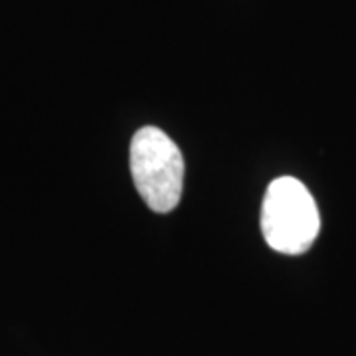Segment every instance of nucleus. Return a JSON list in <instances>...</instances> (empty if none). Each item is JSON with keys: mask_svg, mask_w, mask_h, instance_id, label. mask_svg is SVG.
Here are the masks:
<instances>
[{"mask_svg": "<svg viewBox=\"0 0 356 356\" xmlns=\"http://www.w3.org/2000/svg\"><path fill=\"white\" fill-rule=\"evenodd\" d=\"M321 229L317 204L307 186L293 177L275 178L261 206V232L280 254L299 255L315 243Z\"/></svg>", "mask_w": 356, "mask_h": 356, "instance_id": "f257e3e1", "label": "nucleus"}, {"mask_svg": "<svg viewBox=\"0 0 356 356\" xmlns=\"http://www.w3.org/2000/svg\"><path fill=\"white\" fill-rule=\"evenodd\" d=\"M131 175L147 206L166 214L175 210L182 196L184 159L166 133L143 127L131 140Z\"/></svg>", "mask_w": 356, "mask_h": 356, "instance_id": "f03ea898", "label": "nucleus"}]
</instances>
